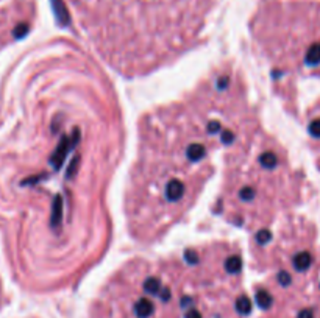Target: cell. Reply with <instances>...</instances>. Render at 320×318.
<instances>
[{
  "mask_svg": "<svg viewBox=\"0 0 320 318\" xmlns=\"http://www.w3.org/2000/svg\"><path fill=\"white\" fill-rule=\"evenodd\" d=\"M123 150L119 98L88 53L60 41L24 58L0 106V233L25 287L72 286L102 261Z\"/></svg>",
  "mask_w": 320,
  "mask_h": 318,
  "instance_id": "6da1fadb",
  "label": "cell"
},
{
  "mask_svg": "<svg viewBox=\"0 0 320 318\" xmlns=\"http://www.w3.org/2000/svg\"><path fill=\"white\" fill-rule=\"evenodd\" d=\"M259 123L248 86L233 67L216 69L183 97L148 111L123 194L130 236L142 244L161 240Z\"/></svg>",
  "mask_w": 320,
  "mask_h": 318,
  "instance_id": "7a4b0ae2",
  "label": "cell"
},
{
  "mask_svg": "<svg viewBox=\"0 0 320 318\" xmlns=\"http://www.w3.org/2000/svg\"><path fill=\"white\" fill-rule=\"evenodd\" d=\"M244 281V254L225 240L133 257L105 281L89 318H247Z\"/></svg>",
  "mask_w": 320,
  "mask_h": 318,
  "instance_id": "3957f363",
  "label": "cell"
},
{
  "mask_svg": "<svg viewBox=\"0 0 320 318\" xmlns=\"http://www.w3.org/2000/svg\"><path fill=\"white\" fill-rule=\"evenodd\" d=\"M75 28L117 73L155 72L197 46L217 0H63Z\"/></svg>",
  "mask_w": 320,
  "mask_h": 318,
  "instance_id": "277c9868",
  "label": "cell"
},
{
  "mask_svg": "<svg viewBox=\"0 0 320 318\" xmlns=\"http://www.w3.org/2000/svg\"><path fill=\"white\" fill-rule=\"evenodd\" d=\"M301 195V175L261 123L226 158L214 209L226 223L256 236L289 217Z\"/></svg>",
  "mask_w": 320,
  "mask_h": 318,
  "instance_id": "5b68a950",
  "label": "cell"
},
{
  "mask_svg": "<svg viewBox=\"0 0 320 318\" xmlns=\"http://www.w3.org/2000/svg\"><path fill=\"white\" fill-rule=\"evenodd\" d=\"M250 36L276 81L320 78V0H263Z\"/></svg>",
  "mask_w": 320,
  "mask_h": 318,
  "instance_id": "8992f818",
  "label": "cell"
},
{
  "mask_svg": "<svg viewBox=\"0 0 320 318\" xmlns=\"http://www.w3.org/2000/svg\"><path fill=\"white\" fill-rule=\"evenodd\" d=\"M5 304V292H3V284H2V281H0V309L3 307Z\"/></svg>",
  "mask_w": 320,
  "mask_h": 318,
  "instance_id": "52a82bcc",
  "label": "cell"
}]
</instances>
